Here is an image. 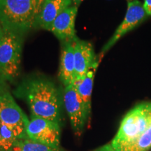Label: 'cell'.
<instances>
[{
    "label": "cell",
    "mask_w": 151,
    "mask_h": 151,
    "mask_svg": "<svg viewBox=\"0 0 151 151\" xmlns=\"http://www.w3.org/2000/svg\"><path fill=\"white\" fill-rule=\"evenodd\" d=\"M26 97L32 117L60 124L61 99L52 83L43 79L32 81L26 88Z\"/></svg>",
    "instance_id": "6da1fadb"
},
{
    "label": "cell",
    "mask_w": 151,
    "mask_h": 151,
    "mask_svg": "<svg viewBox=\"0 0 151 151\" xmlns=\"http://www.w3.org/2000/svg\"><path fill=\"white\" fill-rule=\"evenodd\" d=\"M45 0H0V20L4 27L20 33L36 27Z\"/></svg>",
    "instance_id": "7a4b0ae2"
},
{
    "label": "cell",
    "mask_w": 151,
    "mask_h": 151,
    "mask_svg": "<svg viewBox=\"0 0 151 151\" xmlns=\"http://www.w3.org/2000/svg\"><path fill=\"white\" fill-rule=\"evenodd\" d=\"M151 124V102L137 105L122 119L111 144L116 151H129Z\"/></svg>",
    "instance_id": "3957f363"
},
{
    "label": "cell",
    "mask_w": 151,
    "mask_h": 151,
    "mask_svg": "<svg viewBox=\"0 0 151 151\" xmlns=\"http://www.w3.org/2000/svg\"><path fill=\"white\" fill-rule=\"evenodd\" d=\"M22 34L4 27L0 37V70L9 81H14L20 73Z\"/></svg>",
    "instance_id": "277c9868"
},
{
    "label": "cell",
    "mask_w": 151,
    "mask_h": 151,
    "mask_svg": "<svg viewBox=\"0 0 151 151\" xmlns=\"http://www.w3.org/2000/svg\"><path fill=\"white\" fill-rule=\"evenodd\" d=\"M0 122L11 128L18 139H27L29 120L9 90L0 94Z\"/></svg>",
    "instance_id": "5b68a950"
},
{
    "label": "cell",
    "mask_w": 151,
    "mask_h": 151,
    "mask_svg": "<svg viewBox=\"0 0 151 151\" xmlns=\"http://www.w3.org/2000/svg\"><path fill=\"white\" fill-rule=\"evenodd\" d=\"M26 133L28 139L53 148H60V124L46 119L32 117L28 122Z\"/></svg>",
    "instance_id": "8992f818"
},
{
    "label": "cell",
    "mask_w": 151,
    "mask_h": 151,
    "mask_svg": "<svg viewBox=\"0 0 151 151\" xmlns=\"http://www.w3.org/2000/svg\"><path fill=\"white\" fill-rule=\"evenodd\" d=\"M64 102L73 132L80 136L90 115L73 84L65 87Z\"/></svg>",
    "instance_id": "52a82bcc"
},
{
    "label": "cell",
    "mask_w": 151,
    "mask_h": 151,
    "mask_svg": "<svg viewBox=\"0 0 151 151\" xmlns=\"http://www.w3.org/2000/svg\"><path fill=\"white\" fill-rule=\"evenodd\" d=\"M147 16L148 15L145 11L143 4H142L141 1L138 0L128 1L127 13L123 21L117 28L114 35L112 36L110 40L103 47L101 53L103 54L108 51L109 49L111 48V47L118 42L120 38L140 24L146 18Z\"/></svg>",
    "instance_id": "ba28073f"
},
{
    "label": "cell",
    "mask_w": 151,
    "mask_h": 151,
    "mask_svg": "<svg viewBox=\"0 0 151 151\" xmlns=\"http://www.w3.org/2000/svg\"><path fill=\"white\" fill-rule=\"evenodd\" d=\"M76 82L83 78L95 64V55L92 44L88 41L76 38L73 40Z\"/></svg>",
    "instance_id": "9c48e42d"
},
{
    "label": "cell",
    "mask_w": 151,
    "mask_h": 151,
    "mask_svg": "<svg viewBox=\"0 0 151 151\" xmlns=\"http://www.w3.org/2000/svg\"><path fill=\"white\" fill-rule=\"evenodd\" d=\"M78 12V6L71 5L64 10L55 18L50 32L60 41H73L76 38L75 20Z\"/></svg>",
    "instance_id": "30bf717a"
},
{
    "label": "cell",
    "mask_w": 151,
    "mask_h": 151,
    "mask_svg": "<svg viewBox=\"0 0 151 151\" xmlns=\"http://www.w3.org/2000/svg\"><path fill=\"white\" fill-rule=\"evenodd\" d=\"M71 5H73L71 0H45L36 27L50 32L55 18Z\"/></svg>",
    "instance_id": "8fae6325"
},
{
    "label": "cell",
    "mask_w": 151,
    "mask_h": 151,
    "mask_svg": "<svg viewBox=\"0 0 151 151\" xmlns=\"http://www.w3.org/2000/svg\"><path fill=\"white\" fill-rule=\"evenodd\" d=\"M60 65V78L65 87L76 82L73 41L63 42Z\"/></svg>",
    "instance_id": "7c38bea8"
},
{
    "label": "cell",
    "mask_w": 151,
    "mask_h": 151,
    "mask_svg": "<svg viewBox=\"0 0 151 151\" xmlns=\"http://www.w3.org/2000/svg\"><path fill=\"white\" fill-rule=\"evenodd\" d=\"M98 66V62L95 64L89 71L87 73L86 76L81 80L75 82L74 85L76 89L85 104L88 114H90L91 111V97L93 87V81L94 73Z\"/></svg>",
    "instance_id": "4fadbf2b"
},
{
    "label": "cell",
    "mask_w": 151,
    "mask_h": 151,
    "mask_svg": "<svg viewBox=\"0 0 151 151\" xmlns=\"http://www.w3.org/2000/svg\"><path fill=\"white\" fill-rule=\"evenodd\" d=\"M11 151H60V148H53L27 138L17 141Z\"/></svg>",
    "instance_id": "5bb4252c"
},
{
    "label": "cell",
    "mask_w": 151,
    "mask_h": 151,
    "mask_svg": "<svg viewBox=\"0 0 151 151\" xmlns=\"http://www.w3.org/2000/svg\"><path fill=\"white\" fill-rule=\"evenodd\" d=\"M151 148V124L129 151H149Z\"/></svg>",
    "instance_id": "9a60e30c"
},
{
    "label": "cell",
    "mask_w": 151,
    "mask_h": 151,
    "mask_svg": "<svg viewBox=\"0 0 151 151\" xmlns=\"http://www.w3.org/2000/svg\"><path fill=\"white\" fill-rule=\"evenodd\" d=\"M7 81H9L7 80L5 76L4 75L2 71L0 70V94L9 90L8 86H7Z\"/></svg>",
    "instance_id": "2e32d148"
},
{
    "label": "cell",
    "mask_w": 151,
    "mask_h": 151,
    "mask_svg": "<svg viewBox=\"0 0 151 151\" xmlns=\"http://www.w3.org/2000/svg\"><path fill=\"white\" fill-rule=\"evenodd\" d=\"M143 7H144L147 15L151 16V0H144Z\"/></svg>",
    "instance_id": "e0dca14e"
},
{
    "label": "cell",
    "mask_w": 151,
    "mask_h": 151,
    "mask_svg": "<svg viewBox=\"0 0 151 151\" xmlns=\"http://www.w3.org/2000/svg\"><path fill=\"white\" fill-rule=\"evenodd\" d=\"M94 151H116V150L113 148V147L112 146V145L111 144H106V145H104V146L100 147V148H97V150Z\"/></svg>",
    "instance_id": "ac0fdd59"
},
{
    "label": "cell",
    "mask_w": 151,
    "mask_h": 151,
    "mask_svg": "<svg viewBox=\"0 0 151 151\" xmlns=\"http://www.w3.org/2000/svg\"><path fill=\"white\" fill-rule=\"evenodd\" d=\"M72 1V3H73V5L74 6H79V5L81 4V3L82 2L83 0H71Z\"/></svg>",
    "instance_id": "d6986e66"
},
{
    "label": "cell",
    "mask_w": 151,
    "mask_h": 151,
    "mask_svg": "<svg viewBox=\"0 0 151 151\" xmlns=\"http://www.w3.org/2000/svg\"><path fill=\"white\" fill-rule=\"evenodd\" d=\"M3 29H4L3 23H2V22H1V20H0V37H1V32H2Z\"/></svg>",
    "instance_id": "ffe728a7"
},
{
    "label": "cell",
    "mask_w": 151,
    "mask_h": 151,
    "mask_svg": "<svg viewBox=\"0 0 151 151\" xmlns=\"http://www.w3.org/2000/svg\"><path fill=\"white\" fill-rule=\"evenodd\" d=\"M0 151H2V143H1V137H0Z\"/></svg>",
    "instance_id": "44dd1931"
},
{
    "label": "cell",
    "mask_w": 151,
    "mask_h": 151,
    "mask_svg": "<svg viewBox=\"0 0 151 151\" xmlns=\"http://www.w3.org/2000/svg\"><path fill=\"white\" fill-rule=\"evenodd\" d=\"M128 1H131V0H128Z\"/></svg>",
    "instance_id": "7402d4cb"
}]
</instances>
